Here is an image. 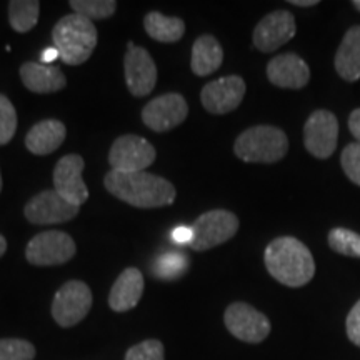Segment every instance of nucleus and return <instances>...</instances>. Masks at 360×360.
I'll list each match as a JSON object with an SVG mask.
<instances>
[{
  "label": "nucleus",
  "instance_id": "31",
  "mask_svg": "<svg viewBox=\"0 0 360 360\" xmlns=\"http://www.w3.org/2000/svg\"><path fill=\"white\" fill-rule=\"evenodd\" d=\"M186 257L177 254H169L164 259H159L157 264V276L162 278H174L184 272V265H186Z\"/></svg>",
  "mask_w": 360,
  "mask_h": 360
},
{
  "label": "nucleus",
  "instance_id": "5",
  "mask_svg": "<svg viewBox=\"0 0 360 360\" xmlns=\"http://www.w3.org/2000/svg\"><path fill=\"white\" fill-rule=\"evenodd\" d=\"M238 231V219L231 210L215 209L202 214L192 225V240L188 247L195 252L214 249L231 240Z\"/></svg>",
  "mask_w": 360,
  "mask_h": 360
},
{
  "label": "nucleus",
  "instance_id": "16",
  "mask_svg": "<svg viewBox=\"0 0 360 360\" xmlns=\"http://www.w3.org/2000/svg\"><path fill=\"white\" fill-rule=\"evenodd\" d=\"M295 30L294 15L289 11H276L259 22L252 40L260 52L270 53L294 39Z\"/></svg>",
  "mask_w": 360,
  "mask_h": 360
},
{
  "label": "nucleus",
  "instance_id": "7",
  "mask_svg": "<svg viewBox=\"0 0 360 360\" xmlns=\"http://www.w3.org/2000/svg\"><path fill=\"white\" fill-rule=\"evenodd\" d=\"M92 307V292L80 281H70L57 290L52 302V317L60 327H74Z\"/></svg>",
  "mask_w": 360,
  "mask_h": 360
},
{
  "label": "nucleus",
  "instance_id": "24",
  "mask_svg": "<svg viewBox=\"0 0 360 360\" xmlns=\"http://www.w3.org/2000/svg\"><path fill=\"white\" fill-rule=\"evenodd\" d=\"M40 2L37 0H12L8 4V22L15 32H30L39 22Z\"/></svg>",
  "mask_w": 360,
  "mask_h": 360
},
{
  "label": "nucleus",
  "instance_id": "25",
  "mask_svg": "<svg viewBox=\"0 0 360 360\" xmlns=\"http://www.w3.org/2000/svg\"><path fill=\"white\" fill-rule=\"evenodd\" d=\"M328 247L345 257L360 259V233L349 229L337 227L328 232Z\"/></svg>",
  "mask_w": 360,
  "mask_h": 360
},
{
  "label": "nucleus",
  "instance_id": "18",
  "mask_svg": "<svg viewBox=\"0 0 360 360\" xmlns=\"http://www.w3.org/2000/svg\"><path fill=\"white\" fill-rule=\"evenodd\" d=\"M20 79L30 92L53 94L67 85L65 75L56 65H45L42 62H25L20 67Z\"/></svg>",
  "mask_w": 360,
  "mask_h": 360
},
{
  "label": "nucleus",
  "instance_id": "23",
  "mask_svg": "<svg viewBox=\"0 0 360 360\" xmlns=\"http://www.w3.org/2000/svg\"><path fill=\"white\" fill-rule=\"evenodd\" d=\"M143 27L148 37L157 42H177L186 34V24L179 17H169L160 12H148L143 19Z\"/></svg>",
  "mask_w": 360,
  "mask_h": 360
},
{
  "label": "nucleus",
  "instance_id": "34",
  "mask_svg": "<svg viewBox=\"0 0 360 360\" xmlns=\"http://www.w3.org/2000/svg\"><path fill=\"white\" fill-rule=\"evenodd\" d=\"M349 129L357 143H360V109H355L349 117Z\"/></svg>",
  "mask_w": 360,
  "mask_h": 360
},
{
  "label": "nucleus",
  "instance_id": "14",
  "mask_svg": "<svg viewBox=\"0 0 360 360\" xmlns=\"http://www.w3.org/2000/svg\"><path fill=\"white\" fill-rule=\"evenodd\" d=\"M80 207L72 205L56 191H44L27 202L24 215L30 224L51 225L69 222L79 214Z\"/></svg>",
  "mask_w": 360,
  "mask_h": 360
},
{
  "label": "nucleus",
  "instance_id": "38",
  "mask_svg": "<svg viewBox=\"0 0 360 360\" xmlns=\"http://www.w3.org/2000/svg\"><path fill=\"white\" fill-rule=\"evenodd\" d=\"M352 6H354L355 8H357V11L360 12V0H354V2H352Z\"/></svg>",
  "mask_w": 360,
  "mask_h": 360
},
{
  "label": "nucleus",
  "instance_id": "2",
  "mask_svg": "<svg viewBox=\"0 0 360 360\" xmlns=\"http://www.w3.org/2000/svg\"><path fill=\"white\" fill-rule=\"evenodd\" d=\"M264 262L270 276L292 289L304 287L315 276L312 252L295 237L274 238L265 249Z\"/></svg>",
  "mask_w": 360,
  "mask_h": 360
},
{
  "label": "nucleus",
  "instance_id": "11",
  "mask_svg": "<svg viewBox=\"0 0 360 360\" xmlns=\"http://www.w3.org/2000/svg\"><path fill=\"white\" fill-rule=\"evenodd\" d=\"M245 96V80L238 75H227L204 85L200 102L209 114L225 115L236 110Z\"/></svg>",
  "mask_w": 360,
  "mask_h": 360
},
{
  "label": "nucleus",
  "instance_id": "27",
  "mask_svg": "<svg viewBox=\"0 0 360 360\" xmlns=\"http://www.w3.org/2000/svg\"><path fill=\"white\" fill-rule=\"evenodd\" d=\"M35 347L24 339H0V360H34Z\"/></svg>",
  "mask_w": 360,
  "mask_h": 360
},
{
  "label": "nucleus",
  "instance_id": "32",
  "mask_svg": "<svg viewBox=\"0 0 360 360\" xmlns=\"http://www.w3.org/2000/svg\"><path fill=\"white\" fill-rule=\"evenodd\" d=\"M345 328H347V335L350 342L360 347V300L349 312L347 321H345Z\"/></svg>",
  "mask_w": 360,
  "mask_h": 360
},
{
  "label": "nucleus",
  "instance_id": "36",
  "mask_svg": "<svg viewBox=\"0 0 360 360\" xmlns=\"http://www.w3.org/2000/svg\"><path fill=\"white\" fill-rule=\"evenodd\" d=\"M289 4L295 7H314L317 6L319 0H289Z\"/></svg>",
  "mask_w": 360,
  "mask_h": 360
},
{
  "label": "nucleus",
  "instance_id": "17",
  "mask_svg": "<svg viewBox=\"0 0 360 360\" xmlns=\"http://www.w3.org/2000/svg\"><path fill=\"white\" fill-rule=\"evenodd\" d=\"M267 77L276 87L299 90L309 84L310 69L297 53H282L269 62Z\"/></svg>",
  "mask_w": 360,
  "mask_h": 360
},
{
  "label": "nucleus",
  "instance_id": "1",
  "mask_svg": "<svg viewBox=\"0 0 360 360\" xmlns=\"http://www.w3.org/2000/svg\"><path fill=\"white\" fill-rule=\"evenodd\" d=\"M103 186L117 199L127 202L137 209H157L174 204L175 187L169 180L159 175L143 172H117L105 174Z\"/></svg>",
  "mask_w": 360,
  "mask_h": 360
},
{
  "label": "nucleus",
  "instance_id": "30",
  "mask_svg": "<svg viewBox=\"0 0 360 360\" xmlns=\"http://www.w3.org/2000/svg\"><path fill=\"white\" fill-rule=\"evenodd\" d=\"M125 360H164V344L155 339L143 340L127 350Z\"/></svg>",
  "mask_w": 360,
  "mask_h": 360
},
{
  "label": "nucleus",
  "instance_id": "3",
  "mask_svg": "<svg viewBox=\"0 0 360 360\" xmlns=\"http://www.w3.org/2000/svg\"><path fill=\"white\" fill-rule=\"evenodd\" d=\"M53 47L67 65L87 62L97 47V29L92 20L77 13L62 17L52 30Z\"/></svg>",
  "mask_w": 360,
  "mask_h": 360
},
{
  "label": "nucleus",
  "instance_id": "37",
  "mask_svg": "<svg viewBox=\"0 0 360 360\" xmlns=\"http://www.w3.org/2000/svg\"><path fill=\"white\" fill-rule=\"evenodd\" d=\"M6 250H7V240H6V237H4L2 233H0V257H2V255L6 254Z\"/></svg>",
  "mask_w": 360,
  "mask_h": 360
},
{
  "label": "nucleus",
  "instance_id": "20",
  "mask_svg": "<svg viewBox=\"0 0 360 360\" xmlns=\"http://www.w3.org/2000/svg\"><path fill=\"white\" fill-rule=\"evenodd\" d=\"M65 135L67 129L60 120H42L27 132L25 147L35 155H49L64 143Z\"/></svg>",
  "mask_w": 360,
  "mask_h": 360
},
{
  "label": "nucleus",
  "instance_id": "13",
  "mask_svg": "<svg viewBox=\"0 0 360 360\" xmlns=\"http://www.w3.org/2000/svg\"><path fill=\"white\" fill-rule=\"evenodd\" d=\"M188 115L187 101L180 94L170 92L155 97L142 109V122L154 132H167L179 127Z\"/></svg>",
  "mask_w": 360,
  "mask_h": 360
},
{
  "label": "nucleus",
  "instance_id": "8",
  "mask_svg": "<svg viewBox=\"0 0 360 360\" xmlns=\"http://www.w3.org/2000/svg\"><path fill=\"white\" fill-rule=\"evenodd\" d=\"M155 147L139 135H122L112 143L109 164L117 172H143L154 164Z\"/></svg>",
  "mask_w": 360,
  "mask_h": 360
},
{
  "label": "nucleus",
  "instance_id": "39",
  "mask_svg": "<svg viewBox=\"0 0 360 360\" xmlns=\"http://www.w3.org/2000/svg\"><path fill=\"white\" fill-rule=\"evenodd\" d=\"M0 192H2V174H0Z\"/></svg>",
  "mask_w": 360,
  "mask_h": 360
},
{
  "label": "nucleus",
  "instance_id": "35",
  "mask_svg": "<svg viewBox=\"0 0 360 360\" xmlns=\"http://www.w3.org/2000/svg\"><path fill=\"white\" fill-rule=\"evenodd\" d=\"M57 58H60V56H58L56 47L45 49V51L40 53V60H42V64H45V65H51L53 60H57Z\"/></svg>",
  "mask_w": 360,
  "mask_h": 360
},
{
  "label": "nucleus",
  "instance_id": "21",
  "mask_svg": "<svg viewBox=\"0 0 360 360\" xmlns=\"http://www.w3.org/2000/svg\"><path fill=\"white\" fill-rule=\"evenodd\" d=\"M335 70L345 82L360 79V25H354L345 32L335 53Z\"/></svg>",
  "mask_w": 360,
  "mask_h": 360
},
{
  "label": "nucleus",
  "instance_id": "4",
  "mask_svg": "<svg viewBox=\"0 0 360 360\" xmlns=\"http://www.w3.org/2000/svg\"><path fill=\"white\" fill-rule=\"evenodd\" d=\"M233 152L250 164H274L289 152V139L274 125H255L242 132L233 143Z\"/></svg>",
  "mask_w": 360,
  "mask_h": 360
},
{
  "label": "nucleus",
  "instance_id": "12",
  "mask_svg": "<svg viewBox=\"0 0 360 360\" xmlns=\"http://www.w3.org/2000/svg\"><path fill=\"white\" fill-rule=\"evenodd\" d=\"M125 84L134 97H146L157 84V67L154 58L143 47L130 42L124 58Z\"/></svg>",
  "mask_w": 360,
  "mask_h": 360
},
{
  "label": "nucleus",
  "instance_id": "15",
  "mask_svg": "<svg viewBox=\"0 0 360 360\" xmlns=\"http://www.w3.org/2000/svg\"><path fill=\"white\" fill-rule=\"evenodd\" d=\"M84 167V157L69 154L62 157L53 169V191L60 193L72 205L77 207L89 199V188L82 179Z\"/></svg>",
  "mask_w": 360,
  "mask_h": 360
},
{
  "label": "nucleus",
  "instance_id": "33",
  "mask_svg": "<svg viewBox=\"0 0 360 360\" xmlns=\"http://www.w3.org/2000/svg\"><path fill=\"white\" fill-rule=\"evenodd\" d=\"M170 238L175 242V244H191L192 240V227H187V225H179L175 227L172 232H170Z\"/></svg>",
  "mask_w": 360,
  "mask_h": 360
},
{
  "label": "nucleus",
  "instance_id": "26",
  "mask_svg": "<svg viewBox=\"0 0 360 360\" xmlns=\"http://www.w3.org/2000/svg\"><path fill=\"white\" fill-rule=\"evenodd\" d=\"M69 6L74 8V13L89 20L109 19L117 11L114 0H70Z\"/></svg>",
  "mask_w": 360,
  "mask_h": 360
},
{
  "label": "nucleus",
  "instance_id": "22",
  "mask_svg": "<svg viewBox=\"0 0 360 360\" xmlns=\"http://www.w3.org/2000/svg\"><path fill=\"white\" fill-rule=\"evenodd\" d=\"M224 62L222 45L214 35H200L192 47V72L199 77H207L220 69Z\"/></svg>",
  "mask_w": 360,
  "mask_h": 360
},
{
  "label": "nucleus",
  "instance_id": "6",
  "mask_svg": "<svg viewBox=\"0 0 360 360\" xmlns=\"http://www.w3.org/2000/svg\"><path fill=\"white\" fill-rule=\"evenodd\" d=\"M77 247L74 238L67 232L49 231L37 233L27 244L25 259L37 267H52V265L67 264L74 259Z\"/></svg>",
  "mask_w": 360,
  "mask_h": 360
},
{
  "label": "nucleus",
  "instance_id": "28",
  "mask_svg": "<svg viewBox=\"0 0 360 360\" xmlns=\"http://www.w3.org/2000/svg\"><path fill=\"white\" fill-rule=\"evenodd\" d=\"M17 132V112L13 103L0 94V146H6Z\"/></svg>",
  "mask_w": 360,
  "mask_h": 360
},
{
  "label": "nucleus",
  "instance_id": "19",
  "mask_svg": "<svg viewBox=\"0 0 360 360\" xmlns=\"http://www.w3.org/2000/svg\"><path fill=\"white\" fill-rule=\"evenodd\" d=\"M143 276L139 269H125L114 282L109 295V305L115 312H127L142 299Z\"/></svg>",
  "mask_w": 360,
  "mask_h": 360
},
{
  "label": "nucleus",
  "instance_id": "10",
  "mask_svg": "<svg viewBox=\"0 0 360 360\" xmlns=\"http://www.w3.org/2000/svg\"><path fill=\"white\" fill-rule=\"evenodd\" d=\"M339 122L328 110H315L304 125L305 148L315 159H328L337 148Z\"/></svg>",
  "mask_w": 360,
  "mask_h": 360
},
{
  "label": "nucleus",
  "instance_id": "9",
  "mask_svg": "<svg viewBox=\"0 0 360 360\" xmlns=\"http://www.w3.org/2000/svg\"><path fill=\"white\" fill-rule=\"evenodd\" d=\"M227 330L242 342L259 344L270 334V321L262 312L245 302H233L224 314Z\"/></svg>",
  "mask_w": 360,
  "mask_h": 360
},
{
  "label": "nucleus",
  "instance_id": "29",
  "mask_svg": "<svg viewBox=\"0 0 360 360\" xmlns=\"http://www.w3.org/2000/svg\"><path fill=\"white\" fill-rule=\"evenodd\" d=\"M340 164L342 170L347 175L350 182H354L355 186L360 187V143H349V146L342 150Z\"/></svg>",
  "mask_w": 360,
  "mask_h": 360
}]
</instances>
